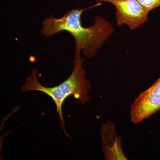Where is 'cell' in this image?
<instances>
[{"label":"cell","mask_w":160,"mask_h":160,"mask_svg":"<svg viewBox=\"0 0 160 160\" xmlns=\"http://www.w3.org/2000/svg\"><path fill=\"white\" fill-rule=\"evenodd\" d=\"M84 61V58H74L73 70L71 74L57 86L52 87L43 86L38 80L37 69H32L29 76L26 78L25 84L21 87L22 92H42L52 98L56 106L61 128L65 135L70 138V135L65 129V122L62 113L63 103L71 95L73 96L75 98L82 104L88 102L90 100L89 93L91 84L86 78V70L82 67Z\"/></svg>","instance_id":"cell-2"},{"label":"cell","mask_w":160,"mask_h":160,"mask_svg":"<svg viewBox=\"0 0 160 160\" xmlns=\"http://www.w3.org/2000/svg\"><path fill=\"white\" fill-rule=\"evenodd\" d=\"M108 2L116 9V26L126 25L130 30H136L148 21L149 13L138 0H97Z\"/></svg>","instance_id":"cell-3"},{"label":"cell","mask_w":160,"mask_h":160,"mask_svg":"<svg viewBox=\"0 0 160 160\" xmlns=\"http://www.w3.org/2000/svg\"><path fill=\"white\" fill-rule=\"evenodd\" d=\"M160 110V77L134 100L130 108L132 122L138 124Z\"/></svg>","instance_id":"cell-4"},{"label":"cell","mask_w":160,"mask_h":160,"mask_svg":"<svg viewBox=\"0 0 160 160\" xmlns=\"http://www.w3.org/2000/svg\"><path fill=\"white\" fill-rule=\"evenodd\" d=\"M149 12L153 9L160 7V0H138Z\"/></svg>","instance_id":"cell-6"},{"label":"cell","mask_w":160,"mask_h":160,"mask_svg":"<svg viewBox=\"0 0 160 160\" xmlns=\"http://www.w3.org/2000/svg\"><path fill=\"white\" fill-rule=\"evenodd\" d=\"M102 150L107 160H126L122 148V138L116 131L114 124L107 121L101 128Z\"/></svg>","instance_id":"cell-5"},{"label":"cell","mask_w":160,"mask_h":160,"mask_svg":"<svg viewBox=\"0 0 160 160\" xmlns=\"http://www.w3.org/2000/svg\"><path fill=\"white\" fill-rule=\"evenodd\" d=\"M102 2L86 9H72L62 17L56 18L50 15L44 19L41 33L50 37L61 31H67L74 38L75 42L74 58H81V53L86 58L93 57L106 40L115 32L114 26L102 17L97 16L94 23L89 27L82 24L81 16L83 12L101 6Z\"/></svg>","instance_id":"cell-1"}]
</instances>
